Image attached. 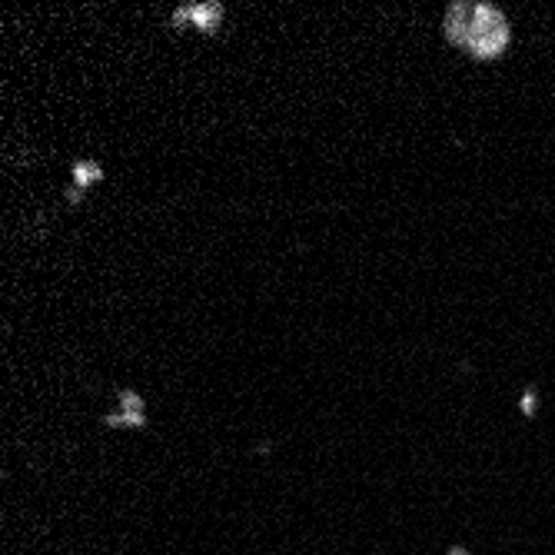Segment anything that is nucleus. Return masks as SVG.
<instances>
[{"label": "nucleus", "instance_id": "nucleus-1", "mask_svg": "<svg viewBox=\"0 0 555 555\" xmlns=\"http://www.w3.org/2000/svg\"><path fill=\"white\" fill-rule=\"evenodd\" d=\"M446 40L466 50L469 57L489 64L499 61L513 43L509 17L492 4H452L442 21Z\"/></svg>", "mask_w": 555, "mask_h": 555}, {"label": "nucleus", "instance_id": "nucleus-2", "mask_svg": "<svg viewBox=\"0 0 555 555\" xmlns=\"http://www.w3.org/2000/svg\"><path fill=\"white\" fill-rule=\"evenodd\" d=\"M223 17H227V11H223L220 4H183V8H173L170 27H173V30L193 27V30H199V34L214 37V34L220 30Z\"/></svg>", "mask_w": 555, "mask_h": 555}, {"label": "nucleus", "instance_id": "nucleus-3", "mask_svg": "<svg viewBox=\"0 0 555 555\" xmlns=\"http://www.w3.org/2000/svg\"><path fill=\"white\" fill-rule=\"evenodd\" d=\"M100 180H104V167H100L96 160H74V186H67V204L77 207L83 193L90 186H96Z\"/></svg>", "mask_w": 555, "mask_h": 555}, {"label": "nucleus", "instance_id": "nucleus-4", "mask_svg": "<svg viewBox=\"0 0 555 555\" xmlns=\"http://www.w3.org/2000/svg\"><path fill=\"white\" fill-rule=\"evenodd\" d=\"M519 413H522L526 420H535V413H539V386H535V383H529V386L519 392Z\"/></svg>", "mask_w": 555, "mask_h": 555}, {"label": "nucleus", "instance_id": "nucleus-5", "mask_svg": "<svg viewBox=\"0 0 555 555\" xmlns=\"http://www.w3.org/2000/svg\"><path fill=\"white\" fill-rule=\"evenodd\" d=\"M117 402H120L117 410H133V413H146V402H143V396H140L137 389H130V386H127V389H124V386L117 389Z\"/></svg>", "mask_w": 555, "mask_h": 555}, {"label": "nucleus", "instance_id": "nucleus-6", "mask_svg": "<svg viewBox=\"0 0 555 555\" xmlns=\"http://www.w3.org/2000/svg\"><path fill=\"white\" fill-rule=\"evenodd\" d=\"M107 426H146V413H133V410H120V413H111L104 416Z\"/></svg>", "mask_w": 555, "mask_h": 555}]
</instances>
